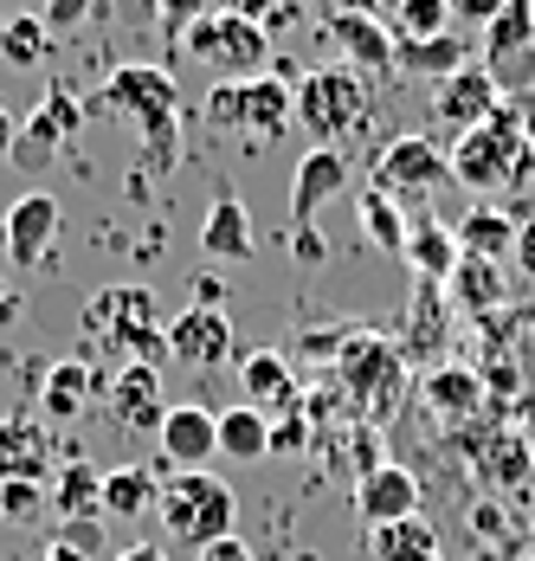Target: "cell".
<instances>
[{
  "label": "cell",
  "mask_w": 535,
  "mask_h": 561,
  "mask_svg": "<svg viewBox=\"0 0 535 561\" xmlns=\"http://www.w3.org/2000/svg\"><path fill=\"white\" fill-rule=\"evenodd\" d=\"M84 111H116L143 136V174H161L181 149V91L161 65H116Z\"/></svg>",
  "instance_id": "cell-1"
},
{
  "label": "cell",
  "mask_w": 535,
  "mask_h": 561,
  "mask_svg": "<svg viewBox=\"0 0 535 561\" xmlns=\"http://www.w3.org/2000/svg\"><path fill=\"white\" fill-rule=\"evenodd\" d=\"M161 330H168V317L149 284H110L84 304V342H91V355H104L116 368L149 362L161 348Z\"/></svg>",
  "instance_id": "cell-2"
},
{
  "label": "cell",
  "mask_w": 535,
  "mask_h": 561,
  "mask_svg": "<svg viewBox=\"0 0 535 561\" xmlns=\"http://www.w3.org/2000/svg\"><path fill=\"white\" fill-rule=\"evenodd\" d=\"M375 116V91L349 65H322L297 78V129L317 136V149H349Z\"/></svg>",
  "instance_id": "cell-3"
},
{
  "label": "cell",
  "mask_w": 535,
  "mask_h": 561,
  "mask_svg": "<svg viewBox=\"0 0 535 561\" xmlns=\"http://www.w3.org/2000/svg\"><path fill=\"white\" fill-rule=\"evenodd\" d=\"M156 516H161V529L174 542H187L194 556L226 542V536H239V497L214 471H174V484H161V497H156Z\"/></svg>",
  "instance_id": "cell-4"
},
{
  "label": "cell",
  "mask_w": 535,
  "mask_h": 561,
  "mask_svg": "<svg viewBox=\"0 0 535 561\" xmlns=\"http://www.w3.org/2000/svg\"><path fill=\"white\" fill-rule=\"evenodd\" d=\"M291 65L259 71V78H219L207 91V116L219 129H239L252 142H277L284 129H297V84L284 78Z\"/></svg>",
  "instance_id": "cell-5"
},
{
  "label": "cell",
  "mask_w": 535,
  "mask_h": 561,
  "mask_svg": "<svg viewBox=\"0 0 535 561\" xmlns=\"http://www.w3.org/2000/svg\"><path fill=\"white\" fill-rule=\"evenodd\" d=\"M335 393L362 413V426L394 420V407H400V393H407V362H400V348L387 336L355 330V342L335 355Z\"/></svg>",
  "instance_id": "cell-6"
},
{
  "label": "cell",
  "mask_w": 535,
  "mask_h": 561,
  "mask_svg": "<svg viewBox=\"0 0 535 561\" xmlns=\"http://www.w3.org/2000/svg\"><path fill=\"white\" fill-rule=\"evenodd\" d=\"M530 174V136L516 111H497L490 123L465 129L458 149H452V181H465L471 194H490V187H516Z\"/></svg>",
  "instance_id": "cell-7"
},
{
  "label": "cell",
  "mask_w": 535,
  "mask_h": 561,
  "mask_svg": "<svg viewBox=\"0 0 535 561\" xmlns=\"http://www.w3.org/2000/svg\"><path fill=\"white\" fill-rule=\"evenodd\" d=\"M181 46H187V58H201L219 78H259L271 65L265 26H259V20H239V13H207V20H194V26L181 33Z\"/></svg>",
  "instance_id": "cell-8"
},
{
  "label": "cell",
  "mask_w": 535,
  "mask_h": 561,
  "mask_svg": "<svg viewBox=\"0 0 535 561\" xmlns=\"http://www.w3.org/2000/svg\"><path fill=\"white\" fill-rule=\"evenodd\" d=\"M478 65L497 78V91H530L535 84V0H510V7L483 26Z\"/></svg>",
  "instance_id": "cell-9"
},
{
  "label": "cell",
  "mask_w": 535,
  "mask_h": 561,
  "mask_svg": "<svg viewBox=\"0 0 535 561\" xmlns=\"http://www.w3.org/2000/svg\"><path fill=\"white\" fill-rule=\"evenodd\" d=\"M439 181H452V156L432 136H394L375 156V187L394 194V201H420Z\"/></svg>",
  "instance_id": "cell-10"
},
{
  "label": "cell",
  "mask_w": 535,
  "mask_h": 561,
  "mask_svg": "<svg viewBox=\"0 0 535 561\" xmlns=\"http://www.w3.org/2000/svg\"><path fill=\"white\" fill-rule=\"evenodd\" d=\"M78 129H84V104H78L65 84H53L46 104L26 116V129H20V142H13V162H20V169H46V162H58V156L78 142Z\"/></svg>",
  "instance_id": "cell-11"
},
{
  "label": "cell",
  "mask_w": 535,
  "mask_h": 561,
  "mask_svg": "<svg viewBox=\"0 0 535 561\" xmlns=\"http://www.w3.org/2000/svg\"><path fill=\"white\" fill-rule=\"evenodd\" d=\"M161 348H168L174 362H187V368H219V362L232 355V317H226L219 304H194V310L168 317Z\"/></svg>",
  "instance_id": "cell-12"
},
{
  "label": "cell",
  "mask_w": 535,
  "mask_h": 561,
  "mask_svg": "<svg viewBox=\"0 0 535 561\" xmlns=\"http://www.w3.org/2000/svg\"><path fill=\"white\" fill-rule=\"evenodd\" d=\"M104 407H110V420L129 426V433H161L168 400H161L156 362H129V368H116V375L104 381Z\"/></svg>",
  "instance_id": "cell-13"
},
{
  "label": "cell",
  "mask_w": 535,
  "mask_h": 561,
  "mask_svg": "<svg viewBox=\"0 0 535 561\" xmlns=\"http://www.w3.org/2000/svg\"><path fill=\"white\" fill-rule=\"evenodd\" d=\"M497 111H503V91H497V78L483 71L478 58H471L465 71H452V78L432 84V116H439V123H458V136L478 129V123H490Z\"/></svg>",
  "instance_id": "cell-14"
},
{
  "label": "cell",
  "mask_w": 535,
  "mask_h": 561,
  "mask_svg": "<svg viewBox=\"0 0 535 561\" xmlns=\"http://www.w3.org/2000/svg\"><path fill=\"white\" fill-rule=\"evenodd\" d=\"M355 516L368 529H387V523H407L420 516V478L407 465H375L368 478H355Z\"/></svg>",
  "instance_id": "cell-15"
},
{
  "label": "cell",
  "mask_w": 535,
  "mask_h": 561,
  "mask_svg": "<svg viewBox=\"0 0 535 561\" xmlns=\"http://www.w3.org/2000/svg\"><path fill=\"white\" fill-rule=\"evenodd\" d=\"M58 201L53 194H20L13 207H7V259L20 265V272H33V265H46V252H53L58 239Z\"/></svg>",
  "instance_id": "cell-16"
},
{
  "label": "cell",
  "mask_w": 535,
  "mask_h": 561,
  "mask_svg": "<svg viewBox=\"0 0 535 561\" xmlns=\"http://www.w3.org/2000/svg\"><path fill=\"white\" fill-rule=\"evenodd\" d=\"M53 465V426L39 413H7L0 420V484H39Z\"/></svg>",
  "instance_id": "cell-17"
},
{
  "label": "cell",
  "mask_w": 535,
  "mask_h": 561,
  "mask_svg": "<svg viewBox=\"0 0 535 561\" xmlns=\"http://www.w3.org/2000/svg\"><path fill=\"white\" fill-rule=\"evenodd\" d=\"M349 187V156L342 149H310L297 174H291V232L297 226H317V214Z\"/></svg>",
  "instance_id": "cell-18"
},
{
  "label": "cell",
  "mask_w": 535,
  "mask_h": 561,
  "mask_svg": "<svg viewBox=\"0 0 535 561\" xmlns=\"http://www.w3.org/2000/svg\"><path fill=\"white\" fill-rule=\"evenodd\" d=\"M156 439L174 471H207V458L219 451V413H207V407H168Z\"/></svg>",
  "instance_id": "cell-19"
},
{
  "label": "cell",
  "mask_w": 535,
  "mask_h": 561,
  "mask_svg": "<svg viewBox=\"0 0 535 561\" xmlns=\"http://www.w3.org/2000/svg\"><path fill=\"white\" fill-rule=\"evenodd\" d=\"M98 393H104V375L91 362H53L46 381H39V420L46 426H71Z\"/></svg>",
  "instance_id": "cell-20"
},
{
  "label": "cell",
  "mask_w": 535,
  "mask_h": 561,
  "mask_svg": "<svg viewBox=\"0 0 535 561\" xmlns=\"http://www.w3.org/2000/svg\"><path fill=\"white\" fill-rule=\"evenodd\" d=\"M322 33L335 39V53L349 58L355 71H394V33H387V20H368V13H329Z\"/></svg>",
  "instance_id": "cell-21"
},
{
  "label": "cell",
  "mask_w": 535,
  "mask_h": 561,
  "mask_svg": "<svg viewBox=\"0 0 535 561\" xmlns=\"http://www.w3.org/2000/svg\"><path fill=\"white\" fill-rule=\"evenodd\" d=\"M471 65V46L458 39V33H439V39H394V71H407V78H452V71H465Z\"/></svg>",
  "instance_id": "cell-22"
},
{
  "label": "cell",
  "mask_w": 535,
  "mask_h": 561,
  "mask_svg": "<svg viewBox=\"0 0 535 561\" xmlns=\"http://www.w3.org/2000/svg\"><path fill=\"white\" fill-rule=\"evenodd\" d=\"M400 259H407L426 284H445L452 272H458V259H465V252H458V232H452V226L413 220V226H407V252H400Z\"/></svg>",
  "instance_id": "cell-23"
},
{
  "label": "cell",
  "mask_w": 535,
  "mask_h": 561,
  "mask_svg": "<svg viewBox=\"0 0 535 561\" xmlns=\"http://www.w3.org/2000/svg\"><path fill=\"white\" fill-rule=\"evenodd\" d=\"M297 393H304V388H297V368H291L277 348L246 355V407H259V413H265V407H284V413H291V407H297Z\"/></svg>",
  "instance_id": "cell-24"
},
{
  "label": "cell",
  "mask_w": 535,
  "mask_h": 561,
  "mask_svg": "<svg viewBox=\"0 0 535 561\" xmlns=\"http://www.w3.org/2000/svg\"><path fill=\"white\" fill-rule=\"evenodd\" d=\"M201 252L207 259H252V214L232 201V194H219L214 207H207V226H201Z\"/></svg>",
  "instance_id": "cell-25"
},
{
  "label": "cell",
  "mask_w": 535,
  "mask_h": 561,
  "mask_svg": "<svg viewBox=\"0 0 535 561\" xmlns=\"http://www.w3.org/2000/svg\"><path fill=\"white\" fill-rule=\"evenodd\" d=\"M452 232H458V252H465V259H490V265H497V259L523 239V232H516V220H510V214H497L490 201H483V207H471V214L452 226Z\"/></svg>",
  "instance_id": "cell-26"
},
{
  "label": "cell",
  "mask_w": 535,
  "mask_h": 561,
  "mask_svg": "<svg viewBox=\"0 0 535 561\" xmlns=\"http://www.w3.org/2000/svg\"><path fill=\"white\" fill-rule=\"evenodd\" d=\"M420 393H426V407L439 413V420H471V413L483 407V381L471 375V368H426Z\"/></svg>",
  "instance_id": "cell-27"
},
{
  "label": "cell",
  "mask_w": 535,
  "mask_h": 561,
  "mask_svg": "<svg viewBox=\"0 0 535 561\" xmlns=\"http://www.w3.org/2000/svg\"><path fill=\"white\" fill-rule=\"evenodd\" d=\"M368 556L375 561H445L439 549V529L407 516V523H387V529H368Z\"/></svg>",
  "instance_id": "cell-28"
},
{
  "label": "cell",
  "mask_w": 535,
  "mask_h": 561,
  "mask_svg": "<svg viewBox=\"0 0 535 561\" xmlns=\"http://www.w3.org/2000/svg\"><path fill=\"white\" fill-rule=\"evenodd\" d=\"M156 497H161L156 471H143V465H116V471H104L98 510H104V516H143V510H156Z\"/></svg>",
  "instance_id": "cell-29"
},
{
  "label": "cell",
  "mask_w": 535,
  "mask_h": 561,
  "mask_svg": "<svg viewBox=\"0 0 535 561\" xmlns=\"http://www.w3.org/2000/svg\"><path fill=\"white\" fill-rule=\"evenodd\" d=\"M219 451L239 458V465L265 458L271 451V420L259 413V407H226V413H219Z\"/></svg>",
  "instance_id": "cell-30"
},
{
  "label": "cell",
  "mask_w": 535,
  "mask_h": 561,
  "mask_svg": "<svg viewBox=\"0 0 535 561\" xmlns=\"http://www.w3.org/2000/svg\"><path fill=\"white\" fill-rule=\"evenodd\" d=\"M98 491H104V471L84 465V458H71V465L58 471V484H53V510L65 516V523H78V516H104V510H98Z\"/></svg>",
  "instance_id": "cell-31"
},
{
  "label": "cell",
  "mask_w": 535,
  "mask_h": 561,
  "mask_svg": "<svg viewBox=\"0 0 535 561\" xmlns=\"http://www.w3.org/2000/svg\"><path fill=\"white\" fill-rule=\"evenodd\" d=\"M46 53H53V26H46L39 13H13V20H0V58H7L13 71H33Z\"/></svg>",
  "instance_id": "cell-32"
},
{
  "label": "cell",
  "mask_w": 535,
  "mask_h": 561,
  "mask_svg": "<svg viewBox=\"0 0 535 561\" xmlns=\"http://www.w3.org/2000/svg\"><path fill=\"white\" fill-rule=\"evenodd\" d=\"M355 214H362V232H368L375 245H387V252H407V226H413V220L400 214V201H394V194H380V187H368Z\"/></svg>",
  "instance_id": "cell-33"
},
{
  "label": "cell",
  "mask_w": 535,
  "mask_h": 561,
  "mask_svg": "<svg viewBox=\"0 0 535 561\" xmlns=\"http://www.w3.org/2000/svg\"><path fill=\"white\" fill-rule=\"evenodd\" d=\"M452 297H458L471 317H483L490 304H503V278H497V265H490V259H458V272H452Z\"/></svg>",
  "instance_id": "cell-34"
},
{
  "label": "cell",
  "mask_w": 535,
  "mask_h": 561,
  "mask_svg": "<svg viewBox=\"0 0 535 561\" xmlns=\"http://www.w3.org/2000/svg\"><path fill=\"white\" fill-rule=\"evenodd\" d=\"M439 33H452L445 0H400L394 7V39H439Z\"/></svg>",
  "instance_id": "cell-35"
},
{
  "label": "cell",
  "mask_w": 535,
  "mask_h": 561,
  "mask_svg": "<svg viewBox=\"0 0 535 561\" xmlns=\"http://www.w3.org/2000/svg\"><path fill=\"white\" fill-rule=\"evenodd\" d=\"M98 7H104V0H46V13H39V20L53 26V39H65V33H78Z\"/></svg>",
  "instance_id": "cell-36"
},
{
  "label": "cell",
  "mask_w": 535,
  "mask_h": 561,
  "mask_svg": "<svg viewBox=\"0 0 535 561\" xmlns=\"http://www.w3.org/2000/svg\"><path fill=\"white\" fill-rule=\"evenodd\" d=\"M156 13H161V26H168V39L181 46V33H187L194 20H207V13H214V0H156Z\"/></svg>",
  "instance_id": "cell-37"
},
{
  "label": "cell",
  "mask_w": 535,
  "mask_h": 561,
  "mask_svg": "<svg viewBox=\"0 0 535 561\" xmlns=\"http://www.w3.org/2000/svg\"><path fill=\"white\" fill-rule=\"evenodd\" d=\"M39 504H46L39 484H26V478H20V484H0V516H33Z\"/></svg>",
  "instance_id": "cell-38"
},
{
  "label": "cell",
  "mask_w": 535,
  "mask_h": 561,
  "mask_svg": "<svg viewBox=\"0 0 535 561\" xmlns=\"http://www.w3.org/2000/svg\"><path fill=\"white\" fill-rule=\"evenodd\" d=\"M445 7H452V20H478V26H490L510 0H445Z\"/></svg>",
  "instance_id": "cell-39"
},
{
  "label": "cell",
  "mask_w": 535,
  "mask_h": 561,
  "mask_svg": "<svg viewBox=\"0 0 535 561\" xmlns=\"http://www.w3.org/2000/svg\"><path fill=\"white\" fill-rule=\"evenodd\" d=\"M291 252H297L304 265H322V259H329V245H322L317 226H297V232H291Z\"/></svg>",
  "instance_id": "cell-40"
},
{
  "label": "cell",
  "mask_w": 535,
  "mask_h": 561,
  "mask_svg": "<svg viewBox=\"0 0 535 561\" xmlns=\"http://www.w3.org/2000/svg\"><path fill=\"white\" fill-rule=\"evenodd\" d=\"M297 446H304V420L291 413V420H277V426H271V451H297Z\"/></svg>",
  "instance_id": "cell-41"
},
{
  "label": "cell",
  "mask_w": 535,
  "mask_h": 561,
  "mask_svg": "<svg viewBox=\"0 0 535 561\" xmlns=\"http://www.w3.org/2000/svg\"><path fill=\"white\" fill-rule=\"evenodd\" d=\"M271 7H277V0H214V13H239V20H259V26H265Z\"/></svg>",
  "instance_id": "cell-42"
},
{
  "label": "cell",
  "mask_w": 535,
  "mask_h": 561,
  "mask_svg": "<svg viewBox=\"0 0 535 561\" xmlns=\"http://www.w3.org/2000/svg\"><path fill=\"white\" fill-rule=\"evenodd\" d=\"M201 561H252V549H246V536H226L214 549H201Z\"/></svg>",
  "instance_id": "cell-43"
},
{
  "label": "cell",
  "mask_w": 535,
  "mask_h": 561,
  "mask_svg": "<svg viewBox=\"0 0 535 561\" xmlns=\"http://www.w3.org/2000/svg\"><path fill=\"white\" fill-rule=\"evenodd\" d=\"M13 142H20V123H13V111H7V104H0V162L13 156Z\"/></svg>",
  "instance_id": "cell-44"
},
{
  "label": "cell",
  "mask_w": 535,
  "mask_h": 561,
  "mask_svg": "<svg viewBox=\"0 0 535 561\" xmlns=\"http://www.w3.org/2000/svg\"><path fill=\"white\" fill-rule=\"evenodd\" d=\"M329 13H368V20H380V0H329Z\"/></svg>",
  "instance_id": "cell-45"
},
{
  "label": "cell",
  "mask_w": 535,
  "mask_h": 561,
  "mask_svg": "<svg viewBox=\"0 0 535 561\" xmlns=\"http://www.w3.org/2000/svg\"><path fill=\"white\" fill-rule=\"evenodd\" d=\"M46 561H84V549H78L71 536H65V542H53V549H46Z\"/></svg>",
  "instance_id": "cell-46"
},
{
  "label": "cell",
  "mask_w": 535,
  "mask_h": 561,
  "mask_svg": "<svg viewBox=\"0 0 535 561\" xmlns=\"http://www.w3.org/2000/svg\"><path fill=\"white\" fill-rule=\"evenodd\" d=\"M116 561H168V556H161L156 542H136V549H123V556H116Z\"/></svg>",
  "instance_id": "cell-47"
},
{
  "label": "cell",
  "mask_w": 535,
  "mask_h": 561,
  "mask_svg": "<svg viewBox=\"0 0 535 561\" xmlns=\"http://www.w3.org/2000/svg\"><path fill=\"white\" fill-rule=\"evenodd\" d=\"M516 245H523V252H530V265H535V232H523V239H516Z\"/></svg>",
  "instance_id": "cell-48"
}]
</instances>
